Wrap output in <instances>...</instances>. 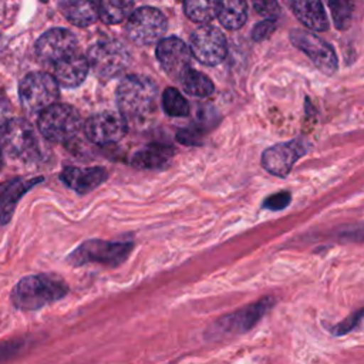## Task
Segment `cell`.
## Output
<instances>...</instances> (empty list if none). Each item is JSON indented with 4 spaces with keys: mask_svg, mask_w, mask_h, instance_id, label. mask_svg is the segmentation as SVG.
I'll list each match as a JSON object with an SVG mask.
<instances>
[{
    "mask_svg": "<svg viewBox=\"0 0 364 364\" xmlns=\"http://www.w3.org/2000/svg\"><path fill=\"white\" fill-rule=\"evenodd\" d=\"M67 293L68 286L60 276L38 273L20 279L11 290L10 300L18 310H38L63 299Z\"/></svg>",
    "mask_w": 364,
    "mask_h": 364,
    "instance_id": "cell-1",
    "label": "cell"
},
{
    "mask_svg": "<svg viewBox=\"0 0 364 364\" xmlns=\"http://www.w3.org/2000/svg\"><path fill=\"white\" fill-rule=\"evenodd\" d=\"M155 82L144 75H128L117 88V104L121 117L127 121L146 118L156 102Z\"/></svg>",
    "mask_w": 364,
    "mask_h": 364,
    "instance_id": "cell-2",
    "label": "cell"
},
{
    "mask_svg": "<svg viewBox=\"0 0 364 364\" xmlns=\"http://www.w3.org/2000/svg\"><path fill=\"white\" fill-rule=\"evenodd\" d=\"M134 249L132 242H111L90 239L74 249L67 262L71 266H84L88 263H98L109 267L124 263Z\"/></svg>",
    "mask_w": 364,
    "mask_h": 364,
    "instance_id": "cell-3",
    "label": "cell"
},
{
    "mask_svg": "<svg viewBox=\"0 0 364 364\" xmlns=\"http://www.w3.org/2000/svg\"><path fill=\"white\" fill-rule=\"evenodd\" d=\"M274 297L266 296L256 303L220 317L208 328L206 338L216 340L249 331L274 306Z\"/></svg>",
    "mask_w": 364,
    "mask_h": 364,
    "instance_id": "cell-4",
    "label": "cell"
},
{
    "mask_svg": "<svg viewBox=\"0 0 364 364\" xmlns=\"http://www.w3.org/2000/svg\"><path fill=\"white\" fill-rule=\"evenodd\" d=\"M0 151L13 159L33 161L38 158L40 145L36 131L26 119H7L0 127Z\"/></svg>",
    "mask_w": 364,
    "mask_h": 364,
    "instance_id": "cell-5",
    "label": "cell"
},
{
    "mask_svg": "<svg viewBox=\"0 0 364 364\" xmlns=\"http://www.w3.org/2000/svg\"><path fill=\"white\" fill-rule=\"evenodd\" d=\"M81 117L68 104H53L43 109L38 117L40 134L53 142H67L80 131Z\"/></svg>",
    "mask_w": 364,
    "mask_h": 364,
    "instance_id": "cell-6",
    "label": "cell"
},
{
    "mask_svg": "<svg viewBox=\"0 0 364 364\" xmlns=\"http://www.w3.org/2000/svg\"><path fill=\"white\" fill-rule=\"evenodd\" d=\"M87 61L98 78L111 80L128 67L129 54L121 43L102 40L90 47Z\"/></svg>",
    "mask_w": 364,
    "mask_h": 364,
    "instance_id": "cell-7",
    "label": "cell"
},
{
    "mask_svg": "<svg viewBox=\"0 0 364 364\" xmlns=\"http://www.w3.org/2000/svg\"><path fill=\"white\" fill-rule=\"evenodd\" d=\"M18 94L23 107L28 112H41L47 107L55 104L58 84L54 77L47 73H30L21 80Z\"/></svg>",
    "mask_w": 364,
    "mask_h": 364,
    "instance_id": "cell-8",
    "label": "cell"
},
{
    "mask_svg": "<svg viewBox=\"0 0 364 364\" xmlns=\"http://www.w3.org/2000/svg\"><path fill=\"white\" fill-rule=\"evenodd\" d=\"M127 36L138 46L156 43L166 31V18L155 7H139L132 11L125 26Z\"/></svg>",
    "mask_w": 364,
    "mask_h": 364,
    "instance_id": "cell-9",
    "label": "cell"
},
{
    "mask_svg": "<svg viewBox=\"0 0 364 364\" xmlns=\"http://www.w3.org/2000/svg\"><path fill=\"white\" fill-rule=\"evenodd\" d=\"M189 50L198 61L206 65H216L226 57L228 43L219 28L202 24L191 34Z\"/></svg>",
    "mask_w": 364,
    "mask_h": 364,
    "instance_id": "cell-10",
    "label": "cell"
},
{
    "mask_svg": "<svg viewBox=\"0 0 364 364\" xmlns=\"http://www.w3.org/2000/svg\"><path fill=\"white\" fill-rule=\"evenodd\" d=\"M290 40L297 48H300L304 54L310 57V60L321 73L327 75H331L336 73L338 65L337 55L333 47L328 43H326L323 38H320L311 31L293 28L290 31Z\"/></svg>",
    "mask_w": 364,
    "mask_h": 364,
    "instance_id": "cell-11",
    "label": "cell"
},
{
    "mask_svg": "<svg viewBox=\"0 0 364 364\" xmlns=\"http://www.w3.org/2000/svg\"><path fill=\"white\" fill-rule=\"evenodd\" d=\"M84 132L91 142L97 145H109L118 142L127 134V121L119 112H98L87 119Z\"/></svg>",
    "mask_w": 364,
    "mask_h": 364,
    "instance_id": "cell-12",
    "label": "cell"
},
{
    "mask_svg": "<svg viewBox=\"0 0 364 364\" xmlns=\"http://www.w3.org/2000/svg\"><path fill=\"white\" fill-rule=\"evenodd\" d=\"M307 144L304 139H293L289 142H280L267 148L262 154V166L272 175L287 176L296 161L304 155Z\"/></svg>",
    "mask_w": 364,
    "mask_h": 364,
    "instance_id": "cell-13",
    "label": "cell"
},
{
    "mask_svg": "<svg viewBox=\"0 0 364 364\" xmlns=\"http://www.w3.org/2000/svg\"><path fill=\"white\" fill-rule=\"evenodd\" d=\"M77 37L65 28H51L43 33L36 43V53L46 63H58L75 53Z\"/></svg>",
    "mask_w": 364,
    "mask_h": 364,
    "instance_id": "cell-14",
    "label": "cell"
},
{
    "mask_svg": "<svg viewBox=\"0 0 364 364\" xmlns=\"http://www.w3.org/2000/svg\"><path fill=\"white\" fill-rule=\"evenodd\" d=\"M191 57L189 47L179 37L172 36L164 38L156 46V58L162 68L173 78H181V75L191 68Z\"/></svg>",
    "mask_w": 364,
    "mask_h": 364,
    "instance_id": "cell-15",
    "label": "cell"
},
{
    "mask_svg": "<svg viewBox=\"0 0 364 364\" xmlns=\"http://www.w3.org/2000/svg\"><path fill=\"white\" fill-rule=\"evenodd\" d=\"M88 61L80 54H71L58 63L54 67V80L58 85L71 88L80 85L88 74Z\"/></svg>",
    "mask_w": 364,
    "mask_h": 364,
    "instance_id": "cell-16",
    "label": "cell"
},
{
    "mask_svg": "<svg viewBox=\"0 0 364 364\" xmlns=\"http://www.w3.org/2000/svg\"><path fill=\"white\" fill-rule=\"evenodd\" d=\"M107 172L102 168H74L68 166L61 172V181L78 193H87L97 188L104 179Z\"/></svg>",
    "mask_w": 364,
    "mask_h": 364,
    "instance_id": "cell-17",
    "label": "cell"
},
{
    "mask_svg": "<svg viewBox=\"0 0 364 364\" xmlns=\"http://www.w3.org/2000/svg\"><path fill=\"white\" fill-rule=\"evenodd\" d=\"M61 13L74 26L87 27L100 17V0H61Z\"/></svg>",
    "mask_w": 364,
    "mask_h": 364,
    "instance_id": "cell-18",
    "label": "cell"
},
{
    "mask_svg": "<svg viewBox=\"0 0 364 364\" xmlns=\"http://www.w3.org/2000/svg\"><path fill=\"white\" fill-rule=\"evenodd\" d=\"M296 17L310 30L324 31L328 28V20L321 0H291Z\"/></svg>",
    "mask_w": 364,
    "mask_h": 364,
    "instance_id": "cell-19",
    "label": "cell"
},
{
    "mask_svg": "<svg viewBox=\"0 0 364 364\" xmlns=\"http://www.w3.org/2000/svg\"><path fill=\"white\" fill-rule=\"evenodd\" d=\"M41 179H33L30 182H23L21 179H10L0 183V223L4 225L10 220L14 206L21 195L30 189L31 185L40 182Z\"/></svg>",
    "mask_w": 364,
    "mask_h": 364,
    "instance_id": "cell-20",
    "label": "cell"
},
{
    "mask_svg": "<svg viewBox=\"0 0 364 364\" xmlns=\"http://www.w3.org/2000/svg\"><path fill=\"white\" fill-rule=\"evenodd\" d=\"M172 158V148L164 145H149L135 152L132 165L141 169H161L165 168Z\"/></svg>",
    "mask_w": 364,
    "mask_h": 364,
    "instance_id": "cell-21",
    "label": "cell"
},
{
    "mask_svg": "<svg viewBox=\"0 0 364 364\" xmlns=\"http://www.w3.org/2000/svg\"><path fill=\"white\" fill-rule=\"evenodd\" d=\"M247 17V0H222L218 18L226 28H240Z\"/></svg>",
    "mask_w": 364,
    "mask_h": 364,
    "instance_id": "cell-22",
    "label": "cell"
},
{
    "mask_svg": "<svg viewBox=\"0 0 364 364\" xmlns=\"http://www.w3.org/2000/svg\"><path fill=\"white\" fill-rule=\"evenodd\" d=\"M222 0H185V14L195 23L206 24L219 14Z\"/></svg>",
    "mask_w": 364,
    "mask_h": 364,
    "instance_id": "cell-23",
    "label": "cell"
},
{
    "mask_svg": "<svg viewBox=\"0 0 364 364\" xmlns=\"http://www.w3.org/2000/svg\"><path fill=\"white\" fill-rule=\"evenodd\" d=\"M134 0H100V17L107 24H118L129 17Z\"/></svg>",
    "mask_w": 364,
    "mask_h": 364,
    "instance_id": "cell-24",
    "label": "cell"
},
{
    "mask_svg": "<svg viewBox=\"0 0 364 364\" xmlns=\"http://www.w3.org/2000/svg\"><path fill=\"white\" fill-rule=\"evenodd\" d=\"M185 92L196 97H208L213 92V82L200 71L188 68L179 78Z\"/></svg>",
    "mask_w": 364,
    "mask_h": 364,
    "instance_id": "cell-25",
    "label": "cell"
},
{
    "mask_svg": "<svg viewBox=\"0 0 364 364\" xmlns=\"http://www.w3.org/2000/svg\"><path fill=\"white\" fill-rule=\"evenodd\" d=\"M162 107L171 117H185L189 114V104L179 90L169 87L162 94Z\"/></svg>",
    "mask_w": 364,
    "mask_h": 364,
    "instance_id": "cell-26",
    "label": "cell"
},
{
    "mask_svg": "<svg viewBox=\"0 0 364 364\" xmlns=\"http://www.w3.org/2000/svg\"><path fill=\"white\" fill-rule=\"evenodd\" d=\"M333 23L338 30H346L351 24L353 0H327Z\"/></svg>",
    "mask_w": 364,
    "mask_h": 364,
    "instance_id": "cell-27",
    "label": "cell"
},
{
    "mask_svg": "<svg viewBox=\"0 0 364 364\" xmlns=\"http://www.w3.org/2000/svg\"><path fill=\"white\" fill-rule=\"evenodd\" d=\"M27 346L26 338H14V340H7L0 343V363L7 361L11 357L17 355L20 351L24 350Z\"/></svg>",
    "mask_w": 364,
    "mask_h": 364,
    "instance_id": "cell-28",
    "label": "cell"
},
{
    "mask_svg": "<svg viewBox=\"0 0 364 364\" xmlns=\"http://www.w3.org/2000/svg\"><path fill=\"white\" fill-rule=\"evenodd\" d=\"M253 9L266 20H273L279 14L277 0H250Z\"/></svg>",
    "mask_w": 364,
    "mask_h": 364,
    "instance_id": "cell-29",
    "label": "cell"
},
{
    "mask_svg": "<svg viewBox=\"0 0 364 364\" xmlns=\"http://www.w3.org/2000/svg\"><path fill=\"white\" fill-rule=\"evenodd\" d=\"M361 316H363V309H358L357 311H354L353 314H350L344 321L337 323L336 326H331V327H330V331H331L334 336H344V334H347L348 331H351V330L360 323Z\"/></svg>",
    "mask_w": 364,
    "mask_h": 364,
    "instance_id": "cell-30",
    "label": "cell"
},
{
    "mask_svg": "<svg viewBox=\"0 0 364 364\" xmlns=\"http://www.w3.org/2000/svg\"><path fill=\"white\" fill-rule=\"evenodd\" d=\"M290 199H291V196L289 192H279V193L269 196L263 202V208L270 209V210H280V209H284L290 203Z\"/></svg>",
    "mask_w": 364,
    "mask_h": 364,
    "instance_id": "cell-31",
    "label": "cell"
},
{
    "mask_svg": "<svg viewBox=\"0 0 364 364\" xmlns=\"http://www.w3.org/2000/svg\"><path fill=\"white\" fill-rule=\"evenodd\" d=\"M273 27H274L273 20H264V21L255 26L252 36H253L255 40H263L273 31Z\"/></svg>",
    "mask_w": 364,
    "mask_h": 364,
    "instance_id": "cell-32",
    "label": "cell"
},
{
    "mask_svg": "<svg viewBox=\"0 0 364 364\" xmlns=\"http://www.w3.org/2000/svg\"><path fill=\"white\" fill-rule=\"evenodd\" d=\"M10 112H11V108H10L9 102L4 101L3 98H0V127L9 119Z\"/></svg>",
    "mask_w": 364,
    "mask_h": 364,
    "instance_id": "cell-33",
    "label": "cell"
},
{
    "mask_svg": "<svg viewBox=\"0 0 364 364\" xmlns=\"http://www.w3.org/2000/svg\"><path fill=\"white\" fill-rule=\"evenodd\" d=\"M3 46H4V43H3V37L0 36V51L3 50Z\"/></svg>",
    "mask_w": 364,
    "mask_h": 364,
    "instance_id": "cell-34",
    "label": "cell"
},
{
    "mask_svg": "<svg viewBox=\"0 0 364 364\" xmlns=\"http://www.w3.org/2000/svg\"><path fill=\"white\" fill-rule=\"evenodd\" d=\"M1 165H3V156H1V151H0V169H1Z\"/></svg>",
    "mask_w": 364,
    "mask_h": 364,
    "instance_id": "cell-35",
    "label": "cell"
}]
</instances>
